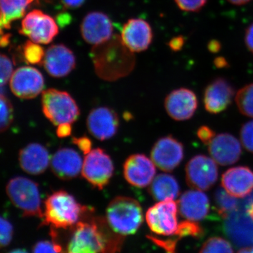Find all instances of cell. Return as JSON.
Wrapping results in <instances>:
<instances>
[{
  "label": "cell",
  "instance_id": "cell-39",
  "mask_svg": "<svg viewBox=\"0 0 253 253\" xmlns=\"http://www.w3.org/2000/svg\"><path fill=\"white\" fill-rule=\"evenodd\" d=\"M73 144L76 145L82 152L84 154H89L91 151L92 142L87 136H81V137H73L72 139Z\"/></svg>",
  "mask_w": 253,
  "mask_h": 253
},
{
  "label": "cell",
  "instance_id": "cell-32",
  "mask_svg": "<svg viewBox=\"0 0 253 253\" xmlns=\"http://www.w3.org/2000/svg\"><path fill=\"white\" fill-rule=\"evenodd\" d=\"M14 120V109L7 98L0 94V132L6 131Z\"/></svg>",
  "mask_w": 253,
  "mask_h": 253
},
{
  "label": "cell",
  "instance_id": "cell-28",
  "mask_svg": "<svg viewBox=\"0 0 253 253\" xmlns=\"http://www.w3.org/2000/svg\"><path fill=\"white\" fill-rule=\"evenodd\" d=\"M214 201L217 205V212L224 218L239 207L240 202L237 198L228 194L225 190L219 188L214 194Z\"/></svg>",
  "mask_w": 253,
  "mask_h": 253
},
{
  "label": "cell",
  "instance_id": "cell-15",
  "mask_svg": "<svg viewBox=\"0 0 253 253\" xmlns=\"http://www.w3.org/2000/svg\"><path fill=\"white\" fill-rule=\"evenodd\" d=\"M81 33L84 41L91 45H98L113 36L112 21L101 11L88 13L82 21Z\"/></svg>",
  "mask_w": 253,
  "mask_h": 253
},
{
  "label": "cell",
  "instance_id": "cell-24",
  "mask_svg": "<svg viewBox=\"0 0 253 253\" xmlns=\"http://www.w3.org/2000/svg\"><path fill=\"white\" fill-rule=\"evenodd\" d=\"M18 161L24 172L32 175H39L45 172L49 166V151L43 145L31 143L21 150Z\"/></svg>",
  "mask_w": 253,
  "mask_h": 253
},
{
  "label": "cell",
  "instance_id": "cell-8",
  "mask_svg": "<svg viewBox=\"0 0 253 253\" xmlns=\"http://www.w3.org/2000/svg\"><path fill=\"white\" fill-rule=\"evenodd\" d=\"M114 169L111 156L104 149L96 148L86 155L81 174L91 186L102 190L109 185Z\"/></svg>",
  "mask_w": 253,
  "mask_h": 253
},
{
  "label": "cell",
  "instance_id": "cell-36",
  "mask_svg": "<svg viewBox=\"0 0 253 253\" xmlns=\"http://www.w3.org/2000/svg\"><path fill=\"white\" fill-rule=\"evenodd\" d=\"M241 139L243 146L249 152L253 153V121L243 126L241 130Z\"/></svg>",
  "mask_w": 253,
  "mask_h": 253
},
{
  "label": "cell",
  "instance_id": "cell-20",
  "mask_svg": "<svg viewBox=\"0 0 253 253\" xmlns=\"http://www.w3.org/2000/svg\"><path fill=\"white\" fill-rule=\"evenodd\" d=\"M226 234L240 246H253V220L246 208L239 207L225 218Z\"/></svg>",
  "mask_w": 253,
  "mask_h": 253
},
{
  "label": "cell",
  "instance_id": "cell-23",
  "mask_svg": "<svg viewBox=\"0 0 253 253\" xmlns=\"http://www.w3.org/2000/svg\"><path fill=\"white\" fill-rule=\"evenodd\" d=\"M221 185L234 197H246L253 191V172L244 166L231 168L223 174Z\"/></svg>",
  "mask_w": 253,
  "mask_h": 253
},
{
  "label": "cell",
  "instance_id": "cell-21",
  "mask_svg": "<svg viewBox=\"0 0 253 253\" xmlns=\"http://www.w3.org/2000/svg\"><path fill=\"white\" fill-rule=\"evenodd\" d=\"M208 150L212 159L223 166L237 162L241 155V146L239 140L228 133L214 136L208 145Z\"/></svg>",
  "mask_w": 253,
  "mask_h": 253
},
{
  "label": "cell",
  "instance_id": "cell-13",
  "mask_svg": "<svg viewBox=\"0 0 253 253\" xmlns=\"http://www.w3.org/2000/svg\"><path fill=\"white\" fill-rule=\"evenodd\" d=\"M120 119L117 113L106 106H100L91 110L86 118V127L93 137L99 141H106L117 134Z\"/></svg>",
  "mask_w": 253,
  "mask_h": 253
},
{
  "label": "cell",
  "instance_id": "cell-43",
  "mask_svg": "<svg viewBox=\"0 0 253 253\" xmlns=\"http://www.w3.org/2000/svg\"><path fill=\"white\" fill-rule=\"evenodd\" d=\"M86 0H61L62 4L67 9H78L81 7Z\"/></svg>",
  "mask_w": 253,
  "mask_h": 253
},
{
  "label": "cell",
  "instance_id": "cell-18",
  "mask_svg": "<svg viewBox=\"0 0 253 253\" xmlns=\"http://www.w3.org/2000/svg\"><path fill=\"white\" fill-rule=\"evenodd\" d=\"M165 108L169 117L175 121L189 120L198 108V99L194 91L180 88L171 91L165 100Z\"/></svg>",
  "mask_w": 253,
  "mask_h": 253
},
{
  "label": "cell",
  "instance_id": "cell-10",
  "mask_svg": "<svg viewBox=\"0 0 253 253\" xmlns=\"http://www.w3.org/2000/svg\"><path fill=\"white\" fill-rule=\"evenodd\" d=\"M218 174L215 161L204 155L194 156L186 166V183L199 191L211 189L217 181Z\"/></svg>",
  "mask_w": 253,
  "mask_h": 253
},
{
  "label": "cell",
  "instance_id": "cell-49",
  "mask_svg": "<svg viewBox=\"0 0 253 253\" xmlns=\"http://www.w3.org/2000/svg\"><path fill=\"white\" fill-rule=\"evenodd\" d=\"M28 253L26 250L21 249H14L12 251H10L9 253Z\"/></svg>",
  "mask_w": 253,
  "mask_h": 253
},
{
  "label": "cell",
  "instance_id": "cell-19",
  "mask_svg": "<svg viewBox=\"0 0 253 253\" xmlns=\"http://www.w3.org/2000/svg\"><path fill=\"white\" fill-rule=\"evenodd\" d=\"M51 169L61 180H72L79 175L83 168L81 155L72 148H60L55 152L50 161Z\"/></svg>",
  "mask_w": 253,
  "mask_h": 253
},
{
  "label": "cell",
  "instance_id": "cell-6",
  "mask_svg": "<svg viewBox=\"0 0 253 253\" xmlns=\"http://www.w3.org/2000/svg\"><path fill=\"white\" fill-rule=\"evenodd\" d=\"M42 106L45 117L54 126L72 124L81 115L76 100L67 91L56 89L43 91Z\"/></svg>",
  "mask_w": 253,
  "mask_h": 253
},
{
  "label": "cell",
  "instance_id": "cell-7",
  "mask_svg": "<svg viewBox=\"0 0 253 253\" xmlns=\"http://www.w3.org/2000/svg\"><path fill=\"white\" fill-rule=\"evenodd\" d=\"M177 212L178 205L174 200L160 201L151 206L146 213V223L150 230L159 236H174V239L179 241Z\"/></svg>",
  "mask_w": 253,
  "mask_h": 253
},
{
  "label": "cell",
  "instance_id": "cell-12",
  "mask_svg": "<svg viewBox=\"0 0 253 253\" xmlns=\"http://www.w3.org/2000/svg\"><path fill=\"white\" fill-rule=\"evenodd\" d=\"M10 88L18 98L34 99L44 90V77L36 68L31 66L20 67L11 76Z\"/></svg>",
  "mask_w": 253,
  "mask_h": 253
},
{
  "label": "cell",
  "instance_id": "cell-46",
  "mask_svg": "<svg viewBox=\"0 0 253 253\" xmlns=\"http://www.w3.org/2000/svg\"><path fill=\"white\" fill-rule=\"evenodd\" d=\"M226 1L232 4L241 6V5L248 4L251 0H226Z\"/></svg>",
  "mask_w": 253,
  "mask_h": 253
},
{
  "label": "cell",
  "instance_id": "cell-34",
  "mask_svg": "<svg viewBox=\"0 0 253 253\" xmlns=\"http://www.w3.org/2000/svg\"><path fill=\"white\" fill-rule=\"evenodd\" d=\"M13 63L6 55L0 54V87L5 85L13 74Z\"/></svg>",
  "mask_w": 253,
  "mask_h": 253
},
{
  "label": "cell",
  "instance_id": "cell-50",
  "mask_svg": "<svg viewBox=\"0 0 253 253\" xmlns=\"http://www.w3.org/2000/svg\"><path fill=\"white\" fill-rule=\"evenodd\" d=\"M246 201H253V192L251 193V194L249 195V199H247V200H246Z\"/></svg>",
  "mask_w": 253,
  "mask_h": 253
},
{
  "label": "cell",
  "instance_id": "cell-2",
  "mask_svg": "<svg viewBox=\"0 0 253 253\" xmlns=\"http://www.w3.org/2000/svg\"><path fill=\"white\" fill-rule=\"evenodd\" d=\"M91 59L96 75L104 81H118L129 74L135 66V57L123 42L121 36L94 46Z\"/></svg>",
  "mask_w": 253,
  "mask_h": 253
},
{
  "label": "cell",
  "instance_id": "cell-44",
  "mask_svg": "<svg viewBox=\"0 0 253 253\" xmlns=\"http://www.w3.org/2000/svg\"><path fill=\"white\" fill-rule=\"evenodd\" d=\"M245 206H246V211L249 214L250 217L253 220V201H245Z\"/></svg>",
  "mask_w": 253,
  "mask_h": 253
},
{
  "label": "cell",
  "instance_id": "cell-11",
  "mask_svg": "<svg viewBox=\"0 0 253 253\" xmlns=\"http://www.w3.org/2000/svg\"><path fill=\"white\" fill-rule=\"evenodd\" d=\"M183 158L184 146L171 135L160 138L151 151V159L155 166L164 172H172L179 166Z\"/></svg>",
  "mask_w": 253,
  "mask_h": 253
},
{
  "label": "cell",
  "instance_id": "cell-42",
  "mask_svg": "<svg viewBox=\"0 0 253 253\" xmlns=\"http://www.w3.org/2000/svg\"><path fill=\"white\" fill-rule=\"evenodd\" d=\"M184 44V38L182 36H177L172 38L169 42V47L172 51H177L181 49Z\"/></svg>",
  "mask_w": 253,
  "mask_h": 253
},
{
  "label": "cell",
  "instance_id": "cell-9",
  "mask_svg": "<svg viewBox=\"0 0 253 253\" xmlns=\"http://www.w3.org/2000/svg\"><path fill=\"white\" fill-rule=\"evenodd\" d=\"M59 32V26L54 18L38 9L25 16L20 31L33 42L44 44L52 42Z\"/></svg>",
  "mask_w": 253,
  "mask_h": 253
},
{
  "label": "cell",
  "instance_id": "cell-17",
  "mask_svg": "<svg viewBox=\"0 0 253 253\" xmlns=\"http://www.w3.org/2000/svg\"><path fill=\"white\" fill-rule=\"evenodd\" d=\"M153 31L149 23L141 18H131L124 25L121 40L134 52L146 51L153 41Z\"/></svg>",
  "mask_w": 253,
  "mask_h": 253
},
{
  "label": "cell",
  "instance_id": "cell-5",
  "mask_svg": "<svg viewBox=\"0 0 253 253\" xmlns=\"http://www.w3.org/2000/svg\"><path fill=\"white\" fill-rule=\"evenodd\" d=\"M6 191L10 201L22 211L23 216L42 219L41 192L36 182L25 176H15L7 183Z\"/></svg>",
  "mask_w": 253,
  "mask_h": 253
},
{
  "label": "cell",
  "instance_id": "cell-29",
  "mask_svg": "<svg viewBox=\"0 0 253 253\" xmlns=\"http://www.w3.org/2000/svg\"><path fill=\"white\" fill-rule=\"evenodd\" d=\"M236 102L240 112L248 117L253 118V83L238 91Z\"/></svg>",
  "mask_w": 253,
  "mask_h": 253
},
{
  "label": "cell",
  "instance_id": "cell-22",
  "mask_svg": "<svg viewBox=\"0 0 253 253\" xmlns=\"http://www.w3.org/2000/svg\"><path fill=\"white\" fill-rule=\"evenodd\" d=\"M234 96L230 83L223 78H217L210 83L204 93V104L208 112L217 114L227 109Z\"/></svg>",
  "mask_w": 253,
  "mask_h": 253
},
{
  "label": "cell",
  "instance_id": "cell-38",
  "mask_svg": "<svg viewBox=\"0 0 253 253\" xmlns=\"http://www.w3.org/2000/svg\"><path fill=\"white\" fill-rule=\"evenodd\" d=\"M197 136L204 144L209 145L215 136V132L208 126H201L198 129Z\"/></svg>",
  "mask_w": 253,
  "mask_h": 253
},
{
  "label": "cell",
  "instance_id": "cell-48",
  "mask_svg": "<svg viewBox=\"0 0 253 253\" xmlns=\"http://www.w3.org/2000/svg\"><path fill=\"white\" fill-rule=\"evenodd\" d=\"M215 64L217 65L218 67H221V66H225V60H224V59H218L216 60Z\"/></svg>",
  "mask_w": 253,
  "mask_h": 253
},
{
  "label": "cell",
  "instance_id": "cell-31",
  "mask_svg": "<svg viewBox=\"0 0 253 253\" xmlns=\"http://www.w3.org/2000/svg\"><path fill=\"white\" fill-rule=\"evenodd\" d=\"M23 54L28 63L40 64L43 62L45 51L38 43L28 41L23 46Z\"/></svg>",
  "mask_w": 253,
  "mask_h": 253
},
{
  "label": "cell",
  "instance_id": "cell-14",
  "mask_svg": "<svg viewBox=\"0 0 253 253\" xmlns=\"http://www.w3.org/2000/svg\"><path fill=\"white\" fill-rule=\"evenodd\" d=\"M156 166L144 154L131 155L123 165V176L128 184L136 188L151 184L156 175Z\"/></svg>",
  "mask_w": 253,
  "mask_h": 253
},
{
  "label": "cell",
  "instance_id": "cell-30",
  "mask_svg": "<svg viewBox=\"0 0 253 253\" xmlns=\"http://www.w3.org/2000/svg\"><path fill=\"white\" fill-rule=\"evenodd\" d=\"M199 253H234V250L223 238L212 237L204 243Z\"/></svg>",
  "mask_w": 253,
  "mask_h": 253
},
{
  "label": "cell",
  "instance_id": "cell-16",
  "mask_svg": "<svg viewBox=\"0 0 253 253\" xmlns=\"http://www.w3.org/2000/svg\"><path fill=\"white\" fill-rule=\"evenodd\" d=\"M43 65L51 77H66L76 66V58L72 50L63 44H53L45 51Z\"/></svg>",
  "mask_w": 253,
  "mask_h": 253
},
{
  "label": "cell",
  "instance_id": "cell-40",
  "mask_svg": "<svg viewBox=\"0 0 253 253\" xmlns=\"http://www.w3.org/2000/svg\"><path fill=\"white\" fill-rule=\"evenodd\" d=\"M72 133V126L71 124H61L57 126L56 129V135L60 138H66L71 135Z\"/></svg>",
  "mask_w": 253,
  "mask_h": 253
},
{
  "label": "cell",
  "instance_id": "cell-35",
  "mask_svg": "<svg viewBox=\"0 0 253 253\" xmlns=\"http://www.w3.org/2000/svg\"><path fill=\"white\" fill-rule=\"evenodd\" d=\"M63 249L56 239L52 241H41L37 242L33 248V253H61Z\"/></svg>",
  "mask_w": 253,
  "mask_h": 253
},
{
  "label": "cell",
  "instance_id": "cell-1",
  "mask_svg": "<svg viewBox=\"0 0 253 253\" xmlns=\"http://www.w3.org/2000/svg\"><path fill=\"white\" fill-rule=\"evenodd\" d=\"M90 208L73 226L66 253H118L125 238L111 229L105 217L93 215Z\"/></svg>",
  "mask_w": 253,
  "mask_h": 253
},
{
  "label": "cell",
  "instance_id": "cell-45",
  "mask_svg": "<svg viewBox=\"0 0 253 253\" xmlns=\"http://www.w3.org/2000/svg\"><path fill=\"white\" fill-rule=\"evenodd\" d=\"M208 48L211 50V51H212V52H217V51L220 49V44H219V42H218L217 41H212L210 43Z\"/></svg>",
  "mask_w": 253,
  "mask_h": 253
},
{
  "label": "cell",
  "instance_id": "cell-47",
  "mask_svg": "<svg viewBox=\"0 0 253 253\" xmlns=\"http://www.w3.org/2000/svg\"><path fill=\"white\" fill-rule=\"evenodd\" d=\"M238 253H253V246L245 247L244 249L240 250Z\"/></svg>",
  "mask_w": 253,
  "mask_h": 253
},
{
  "label": "cell",
  "instance_id": "cell-25",
  "mask_svg": "<svg viewBox=\"0 0 253 253\" xmlns=\"http://www.w3.org/2000/svg\"><path fill=\"white\" fill-rule=\"evenodd\" d=\"M178 208L181 215L186 220H203L207 217L209 212V198L199 190H190L181 195Z\"/></svg>",
  "mask_w": 253,
  "mask_h": 253
},
{
  "label": "cell",
  "instance_id": "cell-27",
  "mask_svg": "<svg viewBox=\"0 0 253 253\" xmlns=\"http://www.w3.org/2000/svg\"><path fill=\"white\" fill-rule=\"evenodd\" d=\"M180 189L176 178L170 174H160L150 184L149 193L157 201L174 200L179 196Z\"/></svg>",
  "mask_w": 253,
  "mask_h": 253
},
{
  "label": "cell",
  "instance_id": "cell-26",
  "mask_svg": "<svg viewBox=\"0 0 253 253\" xmlns=\"http://www.w3.org/2000/svg\"><path fill=\"white\" fill-rule=\"evenodd\" d=\"M34 0H0V37L4 44L8 40L4 36L11 28V23L23 17L28 6Z\"/></svg>",
  "mask_w": 253,
  "mask_h": 253
},
{
  "label": "cell",
  "instance_id": "cell-37",
  "mask_svg": "<svg viewBox=\"0 0 253 253\" xmlns=\"http://www.w3.org/2000/svg\"><path fill=\"white\" fill-rule=\"evenodd\" d=\"M208 0H174L178 7L186 12H197L208 2Z\"/></svg>",
  "mask_w": 253,
  "mask_h": 253
},
{
  "label": "cell",
  "instance_id": "cell-41",
  "mask_svg": "<svg viewBox=\"0 0 253 253\" xmlns=\"http://www.w3.org/2000/svg\"><path fill=\"white\" fill-rule=\"evenodd\" d=\"M245 42L248 49L253 54V23L246 29L245 34Z\"/></svg>",
  "mask_w": 253,
  "mask_h": 253
},
{
  "label": "cell",
  "instance_id": "cell-4",
  "mask_svg": "<svg viewBox=\"0 0 253 253\" xmlns=\"http://www.w3.org/2000/svg\"><path fill=\"white\" fill-rule=\"evenodd\" d=\"M106 219L111 229L118 235L126 238L134 235L144 220L142 208L136 200L117 196L108 205Z\"/></svg>",
  "mask_w": 253,
  "mask_h": 253
},
{
  "label": "cell",
  "instance_id": "cell-33",
  "mask_svg": "<svg viewBox=\"0 0 253 253\" xmlns=\"http://www.w3.org/2000/svg\"><path fill=\"white\" fill-rule=\"evenodd\" d=\"M14 236V227L9 220L0 216V249L9 246Z\"/></svg>",
  "mask_w": 253,
  "mask_h": 253
},
{
  "label": "cell",
  "instance_id": "cell-3",
  "mask_svg": "<svg viewBox=\"0 0 253 253\" xmlns=\"http://www.w3.org/2000/svg\"><path fill=\"white\" fill-rule=\"evenodd\" d=\"M44 208L42 225L51 226L53 229H71L91 208L82 206L72 194L63 189L50 194Z\"/></svg>",
  "mask_w": 253,
  "mask_h": 253
}]
</instances>
